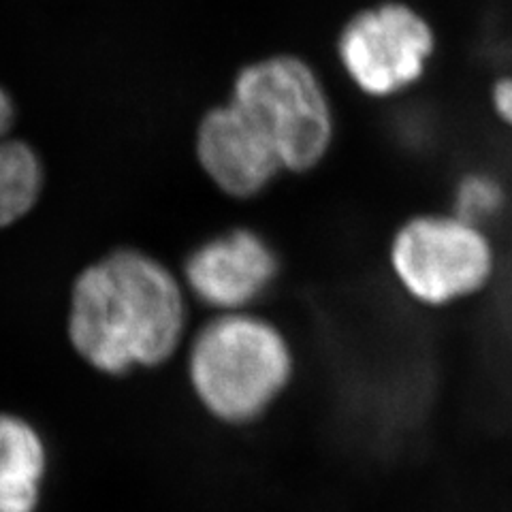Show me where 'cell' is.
<instances>
[{"label": "cell", "mask_w": 512, "mask_h": 512, "mask_svg": "<svg viewBox=\"0 0 512 512\" xmlns=\"http://www.w3.org/2000/svg\"><path fill=\"white\" fill-rule=\"evenodd\" d=\"M436 50V28L402 0L361 9L344 24L338 39L346 75L361 92L378 99L419 84Z\"/></svg>", "instance_id": "cell-5"}, {"label": "cell", "mask_w": 512, "mask_h": 512, "mask_svg": "<svg viewBox=\"0 0 512 512\" xmlns=\"http://www.w3.org/2000/svg\"><path fill=\"white\" fill-rule=\"evenodd\" d=\"M45 472L39 431L20 416L0 412V512H35Z\"/></svg>", "instance_id": "cell-8"}, {"label": "cell", "mask_w": 512, "mask_h": 512, "mask_svg": "<svg viewBox=\"0 0 512 512\" xmlns=\"http://www.w3.org/2000/svg\"><path fill=\"white\" fill-rule=\"evenodd\" d=\"M280 274V256L254 229H231L205 239L188 254L184 284L203 306L244 312Z\"/></svg>", "instance_id": "cell-6"}, {"label": "cell", "mask_w": 512, "mask_h": 512, "mask_svg": "<svg viewBox=\"0 0 512 512\" xmlns=\"http://www.w3.org/2000/svg\"><path fill=\"white\" fill-rule=\"evenodd\" d=\"M186 288L156 256L118 248L73 282L69 340L92 370L126 376L167 363L186 335Z\"/></svg>", "instance_id": "cell-1"}, {"label": "cell", "mask_w": 512, "mask_h": 512, "mask_svg": "<svg viewBox=\"0 0 512 512\" xmlns=\"http://www.w3.org/2000/svg\"><path fill=\"white\" fill-rule=\"evenodd\" d=\"M506 207V190L502 182L491 173L472 171L466 173L455 186L453 214L463 220L485 227L498 218Z\"/></svg>", "instance_id": "cell-10"}, {"label": "cell", "mask_w": 512, "mask_h": 512, "mask_svg": "<svg viewBox=\"0 0 512 512\" xmlns=\"http://www.w3.org/2000/svg\"><path fill=\"white\" fill-rule=\"evenodd\" d=\"M489 105L495 118L512 133V73L500 75L489 88Z\"/></svg>", "instance_id": "cell-11"}, {"label": "cell", "mask_w": 512, "mask_h": 512, "mask_svg": "<svg viewBox=\"0 0 512 512\" xmlns=\"http://www.w3.org/2000/svg\"><path fill=\"white\" fill-rule=\"evenodd\" d=\"M391 267L416 303L448 308L485 291L498 271V252L485 227L453 212H429L395 231Z\"/></svg>", "instance_id": "cell-4"}, {"label": "cell", "mask_w": 512, "mask_h": 512, "mask_svg": "<svg viewBox=\"0 0 512 512\" xmlns=\"http://www.w3.org/2000/svg\"><path fill=\"white\" fill-rule=\"evenodd\" d=\"M256 126L284 171L308 173L323 163L335 137L327 90L295 54H271L237 71L229 99Z\"/></svg>", "instance_id": "cell-3"}, {"label": "cell", "mask_w": 512, "mask_h": 512, "mask_svg": "<svg viewBox=\"0 0 512 512\" xmlns=\"http://www.w3.org/2000/svg\"><path fill=\"white\" fill-rule=\"evenodd\" d=\"M195 152L203 173L231 199H252L284 171L276 152L231 101L199 120Z\"/></svg>", "instance_id": "cell-7"}, {"label": "cell", "mask_w": 512, "mask_h": 512, "mask_svg": "<svg viewBox=\"0 0 512 512\" xmlns=\"http://www.w3.org/2000/svg\"><path fill=\"white\" fill-rule=\"evenodd\" d=\"M15 105L9 92L0 88V229L22 220L37 205L45 171L30 143L11 137Z\"/></svg>", "instance_id": "cell-9"}, {"label": "cell", "mask_w": 512, "mask_h": 512, "mask_svg": "<svg viewBox=\"0 0 512 512\" xmlns=\"http://www.w3.org/2000/svg\"><path fill=\"white\" fill-rule=\"evenodd\" d=\"M295 374V355L282 329L244 312L205 323L188 348V380L216 421L250 425L278 402Z\"/></svg>", "instance_id": "cell-2"}]
</instances>
